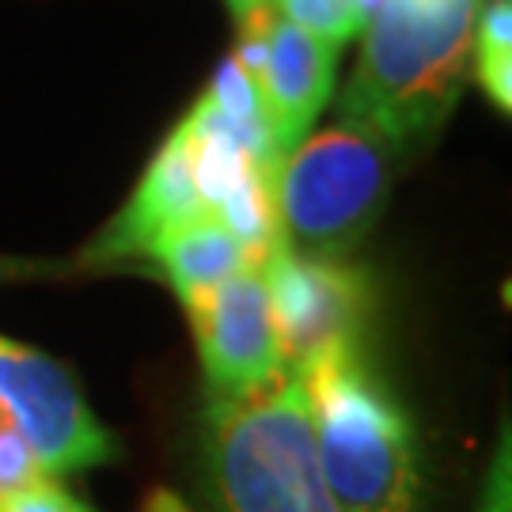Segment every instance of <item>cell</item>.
<instances>
[{"mask_svg":"<svg viewBox=\"0 0 512 512\" xmlns=\"http://www.w3.org/2000/svg\"><path fill=\"white\" fill-rule=\"evenodd\" d=\"M319 471L342 512H421L414 421L372 368L365 342L327 346L296 368Z\"/></svg>","mask_w":512,"mask_h":512,"instance_id":"6da1fadb","label":"cell"},{"mask_svg":"<svg viewBox=\"0 0 512 512\" xmlns=\"http://www.w3.org/2000/svg\"><path fill=\"white\" fill-rule=\"evenodd\" d=\"M486 0H384L342 95V122L380 133L399 156L452 114Z\"/></svg>","mask_w":512,"mask_h":512,"instance_id":"7a4b0ae2","label":"cell"},{"mask_svg":"<svg viewBox=\"0 0 512 512\" xmlns=\"http://www.w3.org/2000/svg\"><path fill=\"white\" fill-rule=\"evenodd\" d=\"M202 459L217 512H342L319 471L296 372L251 399H213Z\"/></svg>","mask_w":512,"mask_h":512,"instance_id":"3957f363","label":"cell"},{"mask_svg":"<svg viewBox=\"0 0 512 512\" xmlns=\"http://www.w3.org/2000/svg\"><path fill=\"white\" fill-rule=\"evenodd\" d=\"M399 152L380 133L330 126L300 145L274 171L277 239L308 258H346L372 232Z\"/></svg>","mask_w":512,"mask_h":512,"instance_id":"277c9868","label":"cell"},{"mask_svg":"<svg viewBox=\"0 0 512 512\" xmlns=\"http://www.w3.org/2000/svg\"><path fill=\"white\" fill-rule=\"evenodd\" d=\"M0 418L38 456L46 475H73L118 456L110 429L54 357L0 334Z\"/></svg>","mask_w":512,"mask_h":512,"instance_id":"5b68a950","label":"cell"},{"mask_svg":"<svg viewBox=\"0 0 512 512\" xmlns=\"http://www.w3.org/2000/svg\"><path fill=\"white\" fill-rule=\"evenodd\" d=\"M270 289L277 346L289 372L327 346L365 342V327L376 308L372 277L346 258H308L289 251L281 239L262 258Z\"/></svg>","mask_w":512,"mask_h":512,"instance_id":"8992f818","label":"cell"},{"mask_svg":"<svg viewBox=\"0 0 512 512\" xmlns=\"http://www.w3.org/2000/svg\"><path fill=\"white\" fill-rule=\"evenodd\" d=\"M183 304L198 338L205 384L217 403L262 395L289 376L262 266H247L217 289L186 296Z\"/></svg>","mask_w":512,"mask_h":512,"instance_id":"52a82bcc","label":"cell"},{"mask_svg":"<svg viewBox=\"0 0 512 512\" xmlns=\"http://www.w3.org/2000/svg\"><path fill=\"white\" fill-rule=\"evenodd\" d=\"M338 76V46L293 27L289 19H274L266 38V57L251 76L262 126L270 133L277 160H285L315 126L327 107Z\"/></svg>","mask_w":512,"mask_h":512,"instance_id":"ba28073f","label":"cell"},{"mask_svg":"<svg viewBox=\"0 0 512 512\" xmlns=\"http://www.w3.org/2000/svg\"><path fill=\"white\" fill-rule=\"evenodd\" d=\"M209 213L194 186L190 175V160H186V145L179 137V129L164 141V148L156 152V160L148 164V171L141 175V183L133 190L129 205L114 217L95 255L114 258V255H148L152 243L179 228L186 220Z\"/></svg>","mask_w":512,"mask_h":512,"instance_id":"9c48e42d","label":"cell"},{"mask_svg":"<svg viewBox=\"0 0 512 512\" xmlns=\"http://www.w3.org/2000/svg\"><path fill=\"white\" fill-rule=\"evenodd\" d=\"M148 255L164 266L167 281L175 285V293L183 300L205 293V289H217L247 266H262L213 213H202V217L164 232L152 243Z\"/></svg>","mask_w":512,"mask_h":512,"instance_id":"30bf717a","label":"cell"},{"mask_svg":"<svg viewBox=\"0 0 512 512\" xmlns=\"http://www.w3.org/2000/svg\"><path fill=\"white\" fill-rule=\"evenodd\" d=\"M475 80L501 114L512 110V0H486L475 23Z\"/></svg>","mask_w":512,"mask_h":512,"instance_id":"8fae6325","label":"cell"},{"mask_svg":"<svg viewBox=\"0 0 512 512\" xmlns=\"http://www.w3.org/2000/svg\"><path fill=\"white\" fill-rule=\"evenodd\" d=\"M266 4L293 27L315 38H327L338 50L365 31V16L357 0H266Z\"/></svg>","mask_w":512,"mask_h":512,"instance_id":"7c38bea8","label":"cell"},{"mask_svg":"<svg viewBox=\"0 0 512 512\" xmlns=\"http://www.w3.org/2000/svg\"><path fill=\"white\" fill-rule=\"evenodd\" d=\"M209 99L217 103L232 122H239V126L247 129H258V133H266V126H262V114H258V99H255V84L247 80V73L239 69L236 61L228 57L224 65H220V73L213 76V84H209ZM270 137V133H266Z\"/></svg>","mask_w":512,"mask_h":512,"instance_id":"4fadbf2b","label":"cell"},{"mask_svg":"<svg viewBox=\"0 0 512 512\" xmlns=\"http://www.w3.org/2000/svg\"><path fill=\"white\" fill-rule=\"evenodd\" d=\"M42 478H50L42 471L38 456L31 452V444L19 437L16 425L0 418V497L16 494V490H27Z\"/></svg>","mask_w":512,"mask_h":512,"instance_id":"5bb4252c","label":"cell"},{"mask_svg":"<svg viewBox=\"0 0 512 512\" xmlns=\"http://www.w3.org/2000/svg\"><path fill=\"white\" fill-rule=\"evenodd\" d=\"M0 512H84V501L69 497L57 482L42 478L27 490L0 497Z\"/></svg>","mask_w":512,"mask_h":512,"instance_id":"9a60e30c","label":"cell"},{"mask_svg":"<svg viewBox=\"0 0 512 512\" xmlns=\"http://www.w3.org/2000/svg\"><path fill=\"white\" fill-rule=\"evenodd\" d=\"M512 440L509 429L501 433L497 444V456L490 463V475H486V490H482V505L478 512H512Z\"/></svg>","mask_w":512,"mask_h":512,"instance_id":"2e32d148","label":"cell"},{"mask_svg":"<svg viewBox=\"0 0 512 512\" xmlns=\"http://www.w3.org/2000/svg\"><path fill=\"white\" fill-rule=\"evenodd\" d=\"M148 512H190V509H186L175 494H156L152 497V505H148Z\"/></svg>","mask_w":512,"mask_h":512,"instance_id":"e0dca14e","label":"cell"},{"mask_svg":"<svg viewBox=\"0 0 512 512\" xmlns=\"http://www.w3.org/2000/svg\"><path fill=\"white\" fill-rule=\"evenodd\" d=\"M224 4L232 8V16L243 19L247 12H251V8H258V4H266V0H224Z\"/></svg>","mask_w":512,"mask_h":512,"instance_id":"ac0fdd59","label":"cell"},{"mask_svg":"<svg viewBox=\"0 0 512 512\" xmlns=\"http://www.w3.org/2000/svg\"><path fill=\"white\" fill-rule=\"evenodd\" d=\"M380 4H384V0H357V8H361V16H365V23L372 19V12H376Z\"/></svg>","mask_w":512,"mask_h":512,"instance_id":"d6986e66","label":"cell"},{"mask_svg":"<svg viewBox=\"0 0 512 512\" xmlns=\"http://www.w3.org/2000/svg\"><path fill=\"white\" fill-rule=\"evenodd\" d=\"M84 512H92V509H88V505H84Z\"/></svg>","mask_w":512,"mask_h":512,"instance_id":"ffe728a7","label":"cell"}]
</instances>
